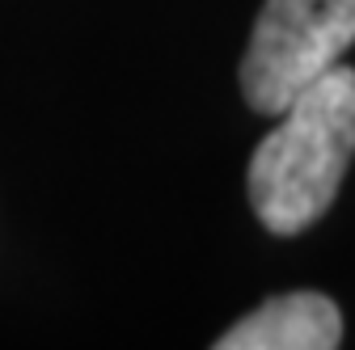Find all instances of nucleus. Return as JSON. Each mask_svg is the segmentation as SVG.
Returning <instances> with one entry per match:
<instances>
[{
	"label": "nucleus",
	"mask_w": 355,
	"mask_h": 350,
	"mask_svg": "<svg viewBox=\"0 0 355 350\" xmlns=\"http://www.w3.org/2000/svg\"><path fill=\"white\" fill-rule=\"evenodd\" d=\"M355 156V68L334 64L279 114L250 156V207L275 237H296L330 211Z\"/></svg>",
	"instance_id": "obj_1"
},
{
	"label": "nucleus",
	"mask_w": 355,
	"mask_h": 350,
	"mask_svg": "<svg viewBox=\"0 0 355 350\" xmlns=\"http://www.w3.org/2000/svg\"><path fill=\"white\" fill-rule=\"evenodd\" d=\"M343 313L322 291H288L258 304L216 338V350H334Z\"/></svg>",
	"instance_id": "obj_3"
},
{
	"label": "nucleus",
	"mask_w": 355,
	"mask_h": 350,
	"mask_svg": "<svg viewBox=\"0 0 355 350\" xmlns=\"http://www.w3.org/2000/svg\"><path fill=\"white\" fill-rule=\"evenodd\" d=\"M355 42V0H266L241 59V93L258 114H284Z\"/></svg>",
	"instance_id": "obj_2"
}]
</instances>
